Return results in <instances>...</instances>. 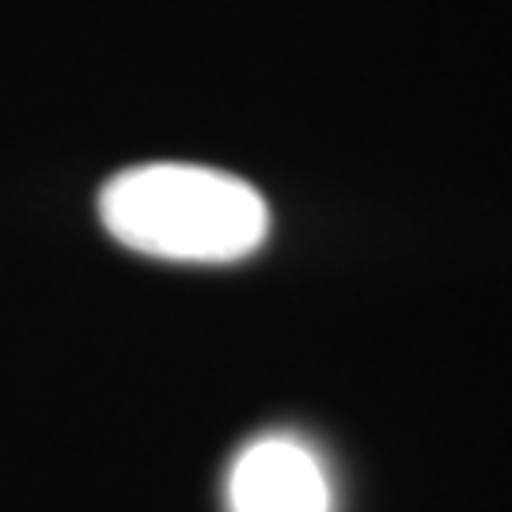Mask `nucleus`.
Listing matches in <instances>:
<instances>
[{
    "label": "nucleus",
    "mask_w": 512,
    "mask_h": 512,
    "mask_svg": "<svg viewBox=\"0 0 512 512\" xmlns=\"http://www.w3.org/2000/svg\"><path fill=\"white\" fill-rule=\"evenodd\" d=\"M122 247L167 262H239L270 236V205L251 183L198 164H141L99 194Z\"/></svg>",
    "instance_id": "nucleus-1"
},
{
    "label": "nucleus",
    "mask_w": 512,
    "mask_h": 512,
    "mask_svg": "<svg viewBox=\"0 0 512 512\" xmlns=\"http://www.w3.org/2000/svg\"><path fill=\"white\" fill-rule=\"evenodd\" d=\"M228 505L232 512H330V486L300 440L262 437L232 463Z\"/></svg>",
    "instance_id": "nucleus-2"
}]
</instances>
